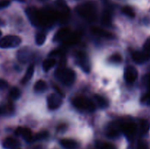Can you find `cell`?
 I'll return each mask as SVG.
<instances>
[{
    "label": "cell",
    "mask_w": 150,
    "mask_h": 149,
    "mask_svg": "<svg viewBox=\"0 0 150 149\" xmlns=\"http://www.w3.org/2000/svg\"><path fill=\"white\" fill-rule=\"evenodd\" d=\"M7 86V83L4 80L0 79V89H4Z\"/></svg>",
    "instance_id": "obj_37"
},
{
    "label": "cell",
    "mask_w": 150,
    "mask_h": 149,
    "mask_svg": "<svg viewBox=\"0 0 150 149\" xmlns=\"http://www.w3.org/2000/svg\"><path fill=\"white\" fill-rule=\"evenodd\" d=\"M137 70L133 66H127L124 72V78L127 83H133L138 78Z\"/></svg>",
    "instance_id": "obj_10"
},
{
    "label": "cell",
    "mask_w": 150,
    "mask_h": 149,
    "mask_svg": "<svg viewBox=\"0 0 150 149\" xmlns=\"http://www.w3.org/2000/svg\"><path fill=\"white\" fill-rule=\"evenodd\" d=\"M98 146L100 149H116L112 144L108 143H99Z\"/></svg>",
    "instance_id": "obj_32"
},
{
    "label": "cell",
    "mask_w": 150,
    "mask_h": 149,
    "mask_svg": "<svg viewBox=\"0 0 150 149\" xmlns=\"http://www.w3.org/2000/svg\"><path fill=\"white\" fill-rule=\"evenodd\" d=\"M55 10L57 11L58 20L66 21L68 19L70 15V9L67 3L64 0H56L55 1Z\"/></svg>",
    "instance_id": "obj_5"
},
{
    "label": "cell",
    "mask_w": 150,
    "mask_h": 149,
    "mask_svg": "<svg viewBox=\"0 0 150 149\" xmlns=\"http://www.w3.org/2000/svg\"><path fill=\"white\" fill-rule=\"evenodd\" d=\"M94 99L96 101V103L100 108H106L108 106V102L105 97L100 94H95Z\"/></svg>",
    "instance_id": "obj_23"
},
{
    "label": "cell",
    "mask_w": 150,
    "mask_h": 149,
    "mask_svg": "<svg viewBox=\"0 0 150 149\" xmlns=\"http://www.w3.org/2000/svg\"><path fill=\"white\" fill-rule=\"evenodd\" d=\"M10 4V1L9 0H1V1H0V10L8 7Z\"/></svg>",
    "instance_id": "obj_35"
},
{
    "label": "cell",
    "mask_w": 150,
    "mask_h": 149,
    "mask_svg": "<svg viewBox=\"0 0 150 149\" xmlns=\"http://www.w3.org/2000/svg\"><path fill=\"white\" fill-rule=\"evenodd\" d=\"M140 132L142 134H146L149 131L150 124L149 121L146 119H142L140 121Z\"/></svg>",
    "instance_id": "obj_25"
},
{
    "label": "cell",
    "mask_w": 150,
    "mask_h": 149,
    "mask_svg": "<svg viewBox=\"0 0 150 149\" xmlns=\"http://www.w3.org/2000/svg\"><path fill=\"white\" fill-rule=\"evenodd\" d=\"M80 37L81 34L79 32H76V33L74 34H70V35L64 39L63 43H64V46H72V45L79 42V41L80 40Z\"/></svg>",
    "instance_id": "obj_15"
},
{
    "label": "cell",
    "mask_w": 150,
    "mask_h": 149,
    "mask_svg": "<svg viewBox=\"0 0 150 149\" xmlns=\"http://www.w3.org/2000/svg\"><path fill=\"white\" fill-rule=\"evenodd\" d=\"M2 25H4V21L1 19H0V26H2Z\"/></svg>",
    "instance_id": "obj_40"
},
{
    "label": "cell",
    "mask_w": 150,
    "mask_h": 149,
    "mask_svg": "<svg viewBox=\"0 0 150 149\" xmlns=\"http://www.w3.org/2000/svg\"><path fill=\"white\" fill-rule=\"evenodd\" d=\"M70 30L69 28L64 27L59 29L54 36V42H59V41L64 40L65 38L70 35Z\"/></svg>",
    "instance_id": "obj_14"
},
{
    "label": "cell",
    "mask_w": 150,
    "mask_h": 149,
    "mask_svg": "<svg viewBox=\"0 0 150 149\" xmlns=\"http://www.w3.org/2000/svg\"><path fill=\"white\" fill-rule=\"evenodd\" d=\"M45 40H46V34H45V32H40L37 34L36 37H35V42H36L37 45H43Z\"/></svg>",
    "instance_id": "obj_26"
},
{
    "label": "cell",
    "mask_w": 150,
    "mask_h": 149,
    "mask_svg": "<svg viewBox=\"0 0 150 149\" xmlns=\"http://www.w3.org/2000/svg\"><path fill=\"white\" fill-rule=\"evenodd\" d=\"M146 83H147V86H148V93H150V74L147 76Z\"/></svg>",
    "instance_id": "obj_38"
},
{
    "label": "cell",
    "mask_w": 150,
    "mask_h": 149,
    "mask_svg": "<svg viewBox=\"0 0 150 149\" xmlns=\"http://www.w3.org/2000/svg\"><path fill=\"white\" fill-rule=\"evenodd\" d=\"M144 48L145 52H146L150 57V37L148 38V39H146V42H145Z\"/></svg>",
    "instance_id": "obj_33"
},
{
    "label": "cell",
    "mask_w": 150,
    "mask_h": 149,
    "mask_svg": "<svg viewBox=\"0 0 150 149\" xmlns=\"http://www.w3.org/2000/svg\"><path fill=\"white\" fill-rule=\"evenodd\" d=\"M78 14L88 21H93L97 18V5L93 1L82 3L76 7Z\"/></svg>",
    "instance_id": "obj_2"
},
{
    "label": "cell",
    "mask_w": 150,
    "mask_h": 149,
    "mask_svg": "<svg viewBox=\"0 0 150 149\" xmlns=\"http://www.w3.org/2000/svg\"><path fill=\"white\" fill-rule=\"evenodd\" d=\"M2 145L5 149H16L19 147L20 143L16 139L13 137H7L3 141Z\"/></svg>",
    "instance_id": "obj_16"
},
{
    "label": "cell",
    "mask_w": 150,
    "mask_h": 149,
    "mask_svg": "<svg viewBox=\"0 0 150 149\" xmlns=\"http://www.w3.org/2000/svg\"><path fill=\"white\" fill-rule=\"evenodd\" d=\"M16 134L20 135L26 142H31L33 140V135L30 129L26 127H18L16 130Z\"/></svg>",
    "instance_id": "obj_13"
},
{
    "label": "cell",
    "mask_w": 150,
    "mask_h": 149,
    "mask_svg": "<svg viewBox=\"0 0 150 149\" xmlns=\"http://www.w3.org/2000/svg\"><path fill=\"white\" fill-rule=\"evenodd\" d=\"M10 96L13 99H18L21 96V91L18 88L13 87L10 91Z\"/></svg>",
    "instance_id": "obj_30"
},
{
    "label": "cell",
    "mask_w": 150,
    "mask_h": 149,
    "mask_svg": "<svg viewBox=\"0 0 150 149\" xmlns=\"http://www.w3.org/2000/svg\"><path fill=\"white\" fill-rule=\"evenodd\" d=\"M91 32L94 35L100 37L106 38V39H113L114 37V34L111 32H108L105 29L100 28L98 26H92L91 28Z\"/></svg>",
    "instance_id": "obj_12"
},
{
    "label": "cell",
    "mask_w": 150,
    "mask_h": 149,
    "mask_svg": "<svg viewBox=\"0 0 150 149\" xmlns=\"http://www.w3.org/2000/svg\"><path fill=\"white\" fill-rule=\"evenodd\" d=\"M142 102L145 104H147V105H150V93H147L146 94L144 95L142 97Z\"/></svg>",
    "instance_id": "obj_34"
},
{
    "label": "cell",
    "mask_w": 150,
    "mask_h": 149,
    "mask_svg": "<svg viewBox=\"0 0 150 149\" xmlns=\"http://www.w3.org/2000/svg\"><path fill=\"white\" fill-rule=\"evenodd\" d=\"M137 149H150L149 145L144 142H140L138 145Z\"/></svg>",
    "instance_id": "obj_36"
},
{
    "label": "cell",
    "mask_w": 150,
    "mask_h": 149,
    "mask_svg": "<svg viewBox=\"0 0 150 149\" xmlns=\"http://www.w3.org/2000/svg\"><path fill=\"white\" fill-rule=\"evenodd\" d=\"M120 126L116 125V124H111L109 127H108L106 131V134L108 137L111 138H114L117 137L120 134Z\"/></svg>",
    "instance_id": "obj_18"
},
{
    "label": "cell",
    "mask_w": 150,
    "mask_h": 149,
    "mask_svg": "<svg viewBox=\"0 0 150 149\" xmlns=\"http://www.w3.org/2000/svg\"><path fill=\"white\" fill-rule=\"evenodd\" d=\"M26 13L32 24L38 27H49L58 20L55 9L44 8L39 10L29 7L26 9Z\"/></svg>",
    "instance_id": "obj_1"
},
{
    "label": "cell",
    "mask_w": 150,
    "mask_h": 149,
    "mask_svg": "<svg viewBox=\"0 0 150 149\" xmlns=\"http://www.w3.org/2000/svg\"><path fill=\"white\" fill-rule=\"evenodd\" d=\"M72 104L77 109L88 112H93L96 108L94 102L84 96H78L74 97L72 100Z\"/></svg>",
    "instance_id": "obj_4"
},
{
    "label": "cell",
    "mask_w": 150,
    "mask_h": 149,
    "mask_svg": "<svg viewBox=\"0 0 150 149\" xmlns=\"http://www.w3.org/2000/svg\"><path fill=\"white\" fill-rule=\"evenodd\" d=\"M21 43V38L16 35H7L0 39V48H16Z\"/></svg>",
    "instance_id": "obj_6"
},
{
    "label": "cell",
    "mask_w": 150,
    "mask_h": 149,
    "mask_svg": "<svg viewBox=\"0 0 150 149\" xmlns=\"http://www.w3.org/2000/svg\"><path fill=\"white\" fill-rule=\"evenodd\" d=\"M56 77L65 86H70L76 80V73L72 69L67 68L65 66L58 67L55 72Z\"/></svg>",
    "instance_id": "obj_3"
},
{
    "label": "cell",
    "mask_w": 150,
    "mask_h": 149,
    "mask_svg": "<svg viewBox=\"0 0 150 149\" xmlns=\"http://www.w3.org/2000/svg\"><path fill=\"white\" fill-rule=\"evenodd\" d=\"M131 56L136 64H142L146 62L149 59V56L145 51H131Z\"/></svg>",
    "instance_id": "obj_11"
},
{
    "label": "cell",
    "mask_w": 150,
    "mask_h": 149,
    "mask_svg": "<svg viewBox=\"0 0 150 149\" xmlns=\"http://www.w3.org/2000/svg\"><path fill=\"white\" fill-rule=\"evenodd\" d=\"M48 137V131H42L38 132L33 137V140H41L46 139Z\"/></svg>",
    "instance_id": "obj_31"
},
{
    "label": "cell",
    "mask_w": 150,
    "mask_h": 149,
    "mask_svg": "<svg viewBox=\"0 0 150 149\" xmlns=\"http://www.w3.org/2000/svg\"><path fill=\"white\" fill-rule=\"evenodd\" d=\"M34 89L36 92H42L45 91L47 89V84L44 80H39L35 83V86H34Z\"/></svg>",
    "instance_id": "obj_24"
},
{
    "label": "cell",
    "mask_w": 150,
    "mask_h": 149,
    "mask_svg": "<svg viewBox=\"0 0 150 149\" xmlns=\"http://www.w3.org/2000/svg\"><path fill=\"white\" fill-rule=\"evenodd\" d=\"M112 22V15L109 10H105L101 15V23L105 26H110Z\"/></svg>",
    "instance_id": "obj_17"
},
{
    "label": "cell",
    "mask_w": 150,
    "mask_h": 149,
    "mask_svg": "<svg viewBox=\"0 0 150 149\" xmlns=\"http://www.w3.org/2000/svg\"><path fill=\"white\" fill-rule=\"evenodd\" d=\"M1 32L0 31V37H1Z\"/></svg>",
    "instance_id": "obj_41"
},
{
    "label": "cell",
    "mask_w": 150,
    "mask_h": 149,
    "mask_svg": "<svg viewBox=\"0 0 150 149\" xmlns=\"http://www.w3.org/2000/svg\"><path fill=\"white\" fill-rule=\"evenodd\" d=\"M76 64L81 67L84 72L89 73L91 70V65L86 53L83 51H78L76 53Z\"/></svg>",
    "instance_id": "obj_7"
},
{
    "label": "cell",
    "mask_w": 150,
    "mask_h": 149,
    "mask_svg": "<svg viewBox=\"0 0 150 149\" xmlns=\"http://www.w3.org/2000/svg\"><path fill=\"white\" fill-rule=\"evenodd\" d=\"M18 57L19 61L21 62H26L29 59V52L28 51H23V50H21L18 54Z\"/></svg>",
    "instance_id": "obj_28"
},
{
    "label": "cell",
    "mask_w": 150,
    "mask_h": 149,
    "mask_svg": "<svg viewBox=\"0 0 150 149\" xmlns=\"http://www.w3.org/2000/svg\"><path fill=\"white\" fill-rule=\"evenodd\" d=\"M122 12L123 14L125 15L126 16H127V17L129 18H134L135 15H136L134 10H133L131 7H130V6H124V7L122 8Z\"/></svg>",
    "instance_id": "obj_27"
},
{
    "label": "cell",
    "mask_w": 150,
    "mask_h": 149,
    "mask_svg": "<svg viewBox=\"0 0 150 149\" xmlns=\"http://www.w3.org/2000/svg\"><path fill=\"white\" fill-rule=\"evenodd\" d=\"M60 145L66 149H75L78 147L77 142L71 139H62L60 140Z\"/></svg>",
    "instance_id": "obj_19"
},
{
    "label": "cell",
    "mask_w": 150,
    "mask_h": 149,
    "mask_svg": "<svg viewBox=\"0 0 150 149\" xmlns=\"http://www.w3.org/2000/svg\"><path fill=\"white\" fill-rule=\"evenodd\" d=\"M120 131L128 138L133 139L137 131V126L133 121H126L120 124Z\"/></svg>",
    "instance_id": "obj_8"
},
{
    "label": "cell",
    "mask_w": 150,
    "mask_h": 149,
    "mask_svg": "<svg viewBox=\"0 0 150 149\" xmlns=\"http://www.w3.org/2000/svg\"><path fill=\"white\" fill-rule=\"evenodd\" d=\"M66 127H67V126L64 125V124H62L61 126H59V127H58V130H59V131H63V130L65 129Z\"/></svg>",
    "instance_id": "obj_39"
},
{
    "label": "cell",
    "mask_w": 150,
    "mask_h": 149,
    "mask_svg": "<svg viewBox=\"0 0 150 149\" xmlns=\"http://www.w3.org/2000/svg\"><path fill=\"white\" fill-rule=\"evenodd\" d=\"M34 72H35V65H34V64H31V65L27 68L24 76H23V77L22 78L21 83L26 84L28 81H29V80H30L32 77V76H33Z\"/></svg>",
    "instance_id": "obj_21"
},
{
    "label": "cell",
    "mask_w": 150,
    "mask_h": 149,
    "mask_svg": "<svg viewBox=\"0 0 150 149\" xmlns=\"http://www.w3.org/2000/svg\"><path fill=\"white\" fill-rule=\"evenodd\" d=\"M62 96H60L59 93H51L48 96L47 99V103H48V109L54 110H57V108H59L61 106L62 103Z\"/></svg>",
    "instance_id": "obj_9"
},
{
    "label": "cell",
    "mask_w": 150,
    "mask_h": 149,
    "mask_svg": "<svg viewBox=\"0 0 150 149\" xmlns=\"http://www.w3.org/2000/svg\"><path fill=\"white\" fill-rule=\"evenodd\" d=\"M14 111V106L11 102L0 106V115H10Z\"/></svg>",
    "instance_id": "obj_20"
},
{
    "label": "cell",
    "mask_w": 150,
    "mask_h": 149,
    "mask_svg": "<svg viewBox=\"0 0 150 149\" xmlns=\"http://www.w3.org/2000/svg\"><path fill=\"white\" fill-rule=\"evenodd\" d=\"M122 61V57L118 53L112 54L111 56L109 57V61L111 63H114V64H119Z\"/></svg>",
    "instance_id": "obj_29"
},
{
    "label": "cell",
    "mask_w": 150,
    "mask_h": 149,
    "mask_svg": "<svg viewBox=\"0 0 150 149\" xmlns=\"http://www.w3.org/2000/svg\"><path fill=\"white\" fill-rule=\"evenodd\" d=\"M57 64V60L54 58H48L42 62V69L45 72H48Z\"/></svg>",
    "instance_id": "obj_22"
}]
</instances>
